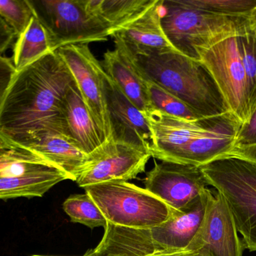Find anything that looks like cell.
Masks as SVG:
<instances>
[{
  "instance_id": "e0dca14e",
  "label": "cell",
  "mask_w": 256,
  "mask_h": 256,
  "mask_svg": "<svg viewBox=\"0 0 256 256\" xmlns=\"http://www.w3.org/2000/svg\"><path fill=\"white\" fill-rule=\"evenodd\" d=\"M162 3L164 0H155L136 19L112 33L115 46L131 53L174 49L161 25Z\"/></svg>"
},
{
  "instance_id": "5b68a950",
  "label": "cell",
  "mask_w": 256,
  "mask_h": 256,
  "mask_svg": "<svg viewBox=\"0 0 256 256\" xmlns=\"http://www.w3.org/2000/svg\"><path fill=\"white\" fill-rule=\"evenodd\" d=\"M200 168L209 186L224 196L244 248L256 252V165L227 155Z\"/></svg>"
},
{
  "instance_id": "ba28073f",
  "label": "cell",
  "mask_w": 256,
  "mask_h": 256,
  "mask_svg": "<svg viewBox=\"0 0 256 256\" xmlns=\"http://www.w3.org/2000/svg\"><path fill=\"white\" fill-rule=\"evenodd\" d=\"M248 17L216 15L191 7L183 0H164L161 25L167 40L178 52L198 60L195 46Z\"/></svg>"
},
{
  "instance_id": "d6a6232c",
  "label": "cell",
  "mask_w": 256,
  "mask_h": 256,
  "mask_svg": "<svg viewBox=\"0 0 256 256\" xmlns=\"http://www.w3.org/2000/svg\"><path fill=\"white\" fill-rule=\"evenodd\" d=\"M30 256H52L32 255ZM144 256H198L196 252L188 249H178V250H167L164 252H155L150 255Z\"/></svg>"
},
{
  "instance_id": "d6986e66",
  "label": "cell",
  "mask_w": 256,
  "mask_h": 256,
  "mask_svg": "<svg viewBox=\"0 0 256 256\" xmlns=\"http://www.w3.org/2000/svg\"><path fill=\"white\" fill-rule=\"evenodd\" d=\"M100 63L106 75L142 114L153 109L146 81L118 48H115L112 51L108 50L104 54L103 61Z\"/></svg>"
},
{
  "instance_id": "f1b7e54d",
  "label": "cell",
  "mask_w": 256,
  "mask_h": 256,
  "mask_svg": "<svg viewBox=\"0 0 256 256\" xmlns=\"http://www.w3.org/2000/svg\"><path fill=\"white\" fill-rule=\"evenodd\" d=\"M254 145H256V108L248 123L240 126L234 147Z\"/></svg>"
},
{
  "instance_id": "277c9868",
  "label": "cell",
  "mask_w": 256,
  "mask_h": 256,
  "mask_svg": "<svg viewBox=\"0 0 256 256\" xmlns=\"http://www.w3.org/2000/svg\"><path fill=\"white\" fill-rule=\"evenodd\" d=\"M248 19L227 27L195 46L198 60L216 82L228 111L242 124L250 119V89L240 55L239 38Z\"/></svg>"
},
{
  "instance_id": "83f0119b",
  "label": "cell",
  "mask_w": 256,
  "mask_h": 256,
  "mask_svg": "<svg viewBox=\"0 0 256 256\" xmlns=\"http://www.w3.org/2000/svg\"><path fill=\"white\" fill-rule=\"evenodd\" d=\"M26 162L48 163L31 150L16 145L0 136V171L14 164Z\"/></svg>"
},
{
  "instance_id": "4fadbf2b",
  "label": "cell",
  "mask_w": 256,
  "mask_h": 256,
  "mask_svg": "<svg viewBox=\"0 0 256 256\" xmlns=\"http://www.w3.org/2000/svg\"><path fill=\"white\" fill-rule=\"evenodd\" d=\"M104 92L112 132V141L149 153L152 157L153 135L142 113L103 74Z\"/></svg>"
},
{
  "instance_id": "5bb4252c",
  "label": "cell",
  "mask_w": 256,
  "mask_h": 256,
  "mask_svg": "<svg viewBox=\"0 0 256 256\" xmlns=\"http://www.w3.org/2000/svg\"><path fill=\"white\" fill-rule=\"evenodd\" d=\"M153 135L152 157L170 162L190 143L202 135L214 119L188 120L164 114L154 108L143 114Z\"/></svg>"
},
{
  "instance_id": "7c38bea8",
  "label": "cell",
  "mask_w": 256,
  "mask_h": 256,
  "mask_svg": "<svg viewBox=\"0 0 256 256\" xmlns=\"http://www.w3.org/2000/svg\"><path fill=\"white\" fill-rule=\"evenodd\" d=\"M150 157L149 153L131 146L114 141L106 143L88 155V161L80 172L76 183L84 188L112 180H132L146 171Z\"/></svg>"
},
{
  "instance_id": "1f68e13d",
  "label": "cell",
  "mask_w": 256,
  "mask_h": 256,
  "mask_svg": "<svg viewBox=\"0 0 256 256\" xmlns=\"http://www.w3.org/2000/svg\"><path fill=\"white\" fill-rule=\"evenodd\" d=\"M228 155V156H236V157L245 159V160L252 162L256 165V145L249 146V147H234Z\"/></svg>"
},
{
  "instance_id": "9a60e30c",
  "label": "cell",
  "mask_w": 256,
  "mask_h": 256,
  "mask_svg": "<svg viewBox=\"0 0 256 256\" xmlns=\"http://www.w3.org/2000/svg\"><path fill=\"white\" fill-rule=\"evenodd\" d=\"M66 180V173L48 163L14 164L0 171V199L42 197Z\"/></svg>"
},
{
  "instance_id": "6da1fadb",
  "label": "cell",
  "mask_w": 256,
  "mask_h": 256,
  "mask_svg": "<svg viewBox=\"0 0 256 256\" xmlns=\"http://www.w3.org/2000/svg\"><path fill=\"white\" fill-rule=\"evenodd\" d=\"M74 82L56 51L18 71L0 105V136L28 150L46 134L68 138L63 102Z\"/></svg>"
},
{
  "instance_id": "30bf717a",
  "label": "cell",
  "mask_w": 256,
  "mask_h": 256,
  "mask_svg": "<svg viewBox=\"0 0 256 256\" xmlns=\"http://www.w3.org/2000/svg\"><path fill=\"white\" fill-rule=\"evenodd\" d=\"M238 233L224 196L209 189L202 222L186 249L198 256H243L244 245Z\"/></svg>"
},
{
  "instance_id": "8992f818",
  "label": "cell",
  "mask_w": 256,
  "mask_h": 256,
  "mask_svg": "<svg viewBox=\"0 0 256 256\" xmlns=\"http://www.w3.org/2000/svg\"><path fill=\"white\" fill-rule=\"evenodd\" d=\"M84 189L106 222L117 226L153 228L167 222L176 212L144 188L124 180L90 185Z\"/></svg>"
},
{
  "instance_id": "4316f807",
  "label": "cell",
  "mask_w": 256,
  "mask_h": 256,
  "mask_svg": "<svg viewBox=\"0 0 256 256\" xmlns=\"http://www.w3.org/2000/svg\"><path fill=\"white\" fill-rule=\"evenodd\" d=\"M0 16L13 29L18 38L25 31L34 14L27 0H0Z\"/></svg>"
},
{
  "instance_id": "7a4b0ae2",
  "label": "cell",
  "mask_w": 256,
  "mask_h": 256,
  "mask_svg": "<svg viewBox=\"0 0 256 256\" xmlns=\"http://www.w3.org/2000/svg\"><path fill=\"white\" fill-rule=\"evenodd\" d=\"M140 75L168 91L202 118L230 112L216 82L200 61L174 49L131 53L115 47Z\"/></svg>"
},
{
  "instance_id": "836d02e7",
  "label": "cell",
  "mask_w": 256,
  "mask_h": 256,
  "mask_svg": "<svg viewBox=\"0 0 256 256\" xmlns=\"http://www.w3.org/2000/svg\"><path fill=\"white\" fill-rule=\"evenodd\" d=\"M248 21L250 28L256 35V6L248 15Z\"/></svg>"
},
{
  "instance_id": "ac0fdd59",
  "label": "cell",
  "mask_w": 256,
  "mask_h": 256,
  "mask_svg": "<svg viewBox=\"0 0 256 256\" xmlns=\"http://www.w3.org/2000/svg\"><path fill=\"white\" fill-rule=\"evenodd\" d=\"M68 138L81 151L91 155L108 143L86 105L76 81L63 102Z\"/></svg>"
},
{
  "instance_id": "2e32d148",
  "label": "cell",
  "mask_w": 256,
  "mask_h": 256,
  "mask_svg": "<svg viewBox=\"0 0 256 256\" xmlns=\"http://www.w3.org/2000/svg\"><path fill=\"white\" fill-rule=\"evenodd\" d=\"M242 123L228 112L215 117L208 129L179 152L170 162L200 167L226 156L236 144Z\"/></svg>"
},
{
  "instance_id": "44dd1931",
  "label": "cell",
  "mask_w": 256,
  "mask_h": 256,
  "mask_svg": "<svg viewBox=\"0 0 256 256\" xmlns=\"http://www.w3.org/2000/svg\"><path fill=\"white\" fill-rule=\"evenodd\" d=\"M155 0H84L88 15L94 17L110 34L136 19Z\"/></svg>"
},
{
  "instance_id": "484cf974",
  "label": "cell",
  "mask_w": 256,
  "mask_h": 256,
  "mask_svg": "<svg viewBox=\"0 0 256 256\" xmlns=\"http://www.w3.org/2000/svg\"><path fill=\"white\" fill-rule=\"evenodd\" d=\"M185 4L216 15L248 17L256 0H183Z\"/></svg>"
},
{
  "instance_id": "d4e9b609",
  "label": "cell",
  "mask_w": 256,
  "mask_h": 256,
  "mask_svg": "<svg viewBox=\"0 0 256 256\" xmlns=\"http://www.w3.org/2000/svg\"><path fill=\"white\" fill-rule=\"evenodd\" d=\"M240 55L250 89V117L256 108V35L248 24L239 38Z\"/></svg>"
},
{
  "instance_id": "f546056e",
  "label": "cell",
  "mask_w": 256,
  "mask_h": 256,
  "mask_svg": "<svg viewBox=\"0 0 256 256\" xmlns=\"http://www.w3.org/2000/svg\"><path fill=\"white\" fill-rule=\"evenodd\" d=\"M16 73L12 60L0 56V105Z\"/></svg>"
},
{
  "instance_id": "3957f363",
  "label": "cell",
  "mask_w": 256,
  "mask_h": 256,
  "mask_svg": "<svg viewBox=\"0 0 256 256\" xmlns=\"http://www.w3.org/2000/svg\"><path fill=\"white\" fill-rule=\"evenodd\" d=\"M208 191L206 188L186 208L158 226L131 228L106 222L100 243L84 256H144L186 249L202 222Z\"/></svg>"
},
{
  "instance_id": "7402d4cb",
  "label": "cell",
  "mask_w": 256,
  "mask_h": 256,
  "mask_svg": "<svg viewBox=\"0 0 256 256\" xmlns=\"http://www.w3.org/2000/svg\"><path fill=\"white\" fill-rule=\"evenodd\" d=\"M49 52L52 51L50 49L46 33L34 16L25 31L18 36L15 43L14 66L18 72Z\"/></svg>"
},
{
  "instance_id": "603a6c76",
  "label": "cell",
  "mask_w": 256,
  "mask_h": 256,
  "mask_svg": "<svg viewBox=\"0 0 256 256\" xmlns=\"http://www.w3.org/2000/svg\"><path fill=\"white\" fill-rule=\"evenodd\" d=\"M62 208L72 222L82 224L91 229L106 227V219L88 194L70 195L63 203Z\"/></svg>"
},
{
  "instance_id": "8fae6325",
  "label": "cell",
  "mask_w": 256,
  "mask_h": 256,
  "mask_svg": "<svg viewBox=\"0 0 256 256\" xmlns=\"http://www.w3.org/2000/svg\"><path fill=\"white\" fill-rule=\"evenodd\" d=\"M144 189L180 211L209 186L200 167L161 161L146 174Z\"/></svg>"
},
{
  "instance_id": "cb8c5ba5",
  "label": "cell",
  "mask_w": 256,
  "mask_h": 256,
  "mask_svg": "<svg viewBox=\"0 0 256 256\" xmlns=\"http://www.w3.org/2000/svg\"><path fill=\"white\" fill-rule=\"evenodd\" d=\"M146 81V89L149 99L153 108L162 111L164 114L185 119L188 120H196L203 119L197 115L186 104L178 98L173 96L158 84L152 81Z\"/></svg>"
},
{
  "instance_id": "52a82bcc",
  "label": "cell",
  "mask_w": 256,
  "mask_h": 256,
  "mask_svg": "<svg viewBox=\"0 0 256 256\" xmlns=\"http://www.w3.org/2000/svg\"><path fill=\"white\" fill-rule=\"evenodd\" d=\"M52 52L62 47L105 42L109 31L87 13L84 0H27Z\"/></svg>"
},
{
  "instance_id": "4dcf8cb0",
  "label": "cell",
  "mask_w": 256,
  "mask_h": 256,
  "mask_svg": "<svg viewBox=\"0 0 256 256\" xmlns=\"http://www.w3.org/2000/svg\"><path fill=\"white\" fill-rule=\"evenodd\" d=\"M16 38L13 29L0 16V56L4 54Z\"/></svg>"
},
{
  "instance_id": "9c48e42d",
  "label": "cell",
  "mask_w": 256,
  "mask_h": 256,
  "mask_svg": "<svg viewBox=\"0 0 256 256\" xmlns=\"http://www.w3.org/2000/svg\"><path fill=\"white\" fill-rule=\"evenodd\" d=\"M56 51L70 69L96 124L108 143L111 142L112 132L104 92V70L102 63L92 53L88 44L67 45Z\"/></svg>"
},
{
  "instance_id": "ffe728a7",
  "label": "cell",
  "mask_w": 256,
  "mask_h": 256,
  "mask_svg": "<svg viewBox=\"0 0 256 256\" xmlns=\"http://www.w3.org/2000/svg\"><path fill=\"white\" fill-rule=\"evenodd\" d=\"M28 150L66 173L70 180L75 182L88 159V155L61 134H46L33 143Z\"/></svg>"
}]
</instances>
